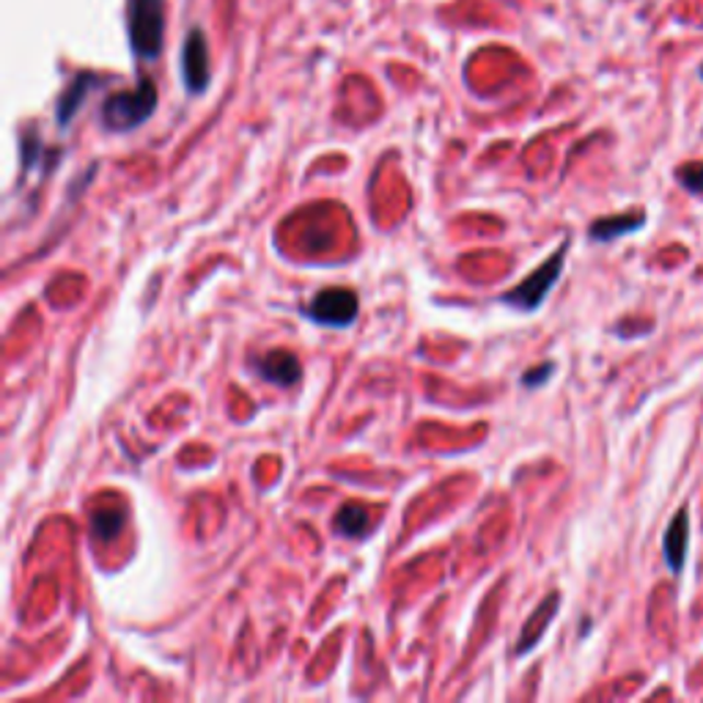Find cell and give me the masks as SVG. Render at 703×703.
<instances>
[{
    "instance_id": "cell-1",
    "label": "cell",
    "mask_w": 703,
    "mask_h": 703,
    "mask_svg": "<svg viewBox=\"0 0 703 703\" xmlns=\"http://www.w3.org/2000/svg\"><path fill=\"white\" fill-rule=\"evenodd\" d=\"M157 107V85L151 80H140L138 89L118 91L111 100L102 102V127L111 132H129L151 118Z\"/></svg>"
},
{
    "instance_id": "cell-2",
    "label": "cell",
    "mask_w": 703,
    "mask_h": 703,
    "mask_svg": "<svg viewBox=\"0 0 703 703\" xmlns=\"http://www.w3.org/2000/svg\"><path fill=\"white\" fill-rule=\"evenodd\" d=\"M165 0H129V42L135 56L154 61L165 34Z\"/></svg>"
},
{
    "instance_id": "cell-3",
    "label": "cell",
    "mask_w": 703,
    "mask_h": 703,
    "mask_svg": "<svg viewBox=\"0 0 703 703\" xmlns=\"http://www.w3.org/2000/svg\"><path fill=\"white\" fill-rule=\"evenodd\" d=\"M564 258H566V245H561L548 262H542V267L533 269L528 278L519 280L511 291H506V295L500 297L503 306H511L525 313L539 311L542 302L550 297V291H553V286L558 284L561 273H564Z\"/></svg>"
},
{
    "instance_id": "cell-4",
    "label": "cell",
    "mask_w": 703,
    "mask_h": 703,
    "mask_svg": "<svg viewBox=\"0 0 703 703\" xmlns=\"http://www.w3.org/2000/svg\"><path fill=\"white\" fill-rule=\"evenodd\" d=\"M360 311V297L358 291L346 289V286H330V289L319 291L311 300V306H306V316L311 319L313 324H322V327L344 330L349 324H355Z\"/></svg>"
},
{
    "instance_id": "cell-5",
    "label": "cell",
    "mask_w": 703,
    "mask_h": 703,
    "mask_svg": "<svg viewBox=\"0 0 703 703\" xmlns=\"http://www.w3.org/2000/svg\"><path fill=\"white\" fill-rule=\"evenodd\" d=\"M182 78H185V85L191 94H204L209 85V78H212L207 36L198 28H193L187 34L185 47H182Z\"/></svg>"
},
{
    "instance_id": "cell-6",
    "label": "cell",
    "mask_w": 703,
    "mask_h": 703,
    "mask_svg": "<svg viewBox=\"0 0 703 703\" xmlns=\"http://www.w3.org/2000/svg\"><path fill=\"white\" fill-rule=\"evenodd\" d=\"M253 369L262 377L264 382L278 388H291L300 382L302 364L295 352L289 349H269L267 355H262L258 360H253Z\"/></svg>"
},
{
    "instance_id": "cell-7",
    "label": "cell",
    "mask_w": 703,
    "mask_h": 703,
    "mask_svg": "<svg viewBox=\"0 0 703 703\" xmlns=\"http://www.w3.org/2000/svg\"><path fill=\"white\" fill-rule=\"evenodd\" d=\"M687 548H690V514L687 508H679L673 519L665 528L662 537V558L673 575H681L687 564Z\"/></svg>"
},
{
    "instance_id": "cell-8",
    "label": "cell",
    "mask_w": 703,
    "mask_h": 703,
    "mask_svg": "<svg viewBox=\"0 0 703 703\" xmlns=\"http://www.w3.org/2000/svg\"><path fill=\"white\" fill-rule=\"evenodd\" d=\"M558 608H561V593H550V597L544 599L537 610H533V615H528L525 626L519 630V641H517V648H514V652L517 654L533 652V648L542 643L544 632L550 630V624H553L555 615H558Z\"/></svg>"
},
{
    "instance_id": "cell-9",
    "label": "cell",
    "mask_w": 703,
    "mask_h": 703,
    "mask_svg": "<svg viewBox=\"0 0 703 703\" xmlns=\"http://www.w3.org/2000/svg\"><path fill=\"white\" fill-rule=\"evenodd\" d=\"M646 226V215L632 212V215H613V218H602L588 229V237L593 242H613L621 240L626 234H635Z\"/></svg>"
},
{
    "instance_id": "cell-10",
    "label": "cell",
    "mask_w": 703,
    "mask_h": 703,
    "mask_svg": "<svg viewBox=\"0 0 703 703\" xmlns=\"http://www.w3.org/2000/svg\"><path fill=\"white\" fill-rule=\"evenodd\" d=\"M371 511L364 503H344L333 519V528L344 539H364L369 533Z\"/></svg>"
},
{
    "instance_id": "cell-11",
    "label": "cell",
    "mask_w": 703,
    "mask_h": 703,
    "mask_svg": "<svg viewBox=\"0 0 703 703\" xmlns=\"http://www.w3.org/2000/svg\"><path fill=\"white\" fill-rule=\"evenodd\" d=\"M127 522V508L124 506H96L91 511V539L96 542H113L122 533Z\"/></svg>"
},
{
    "instance_id": "cell-12",
    "label": "cell",
    "mask_w": 703,
    "mask_h": 703,
    "mask_svg": "<svg viewBox=\"0 0 703 703\" xmlns=\"http://www.w3.org/2000/svg\"><path fill=\"white\" fill-rule=\"evenodd\" d=\"M94 83H96V80L91 78V74H80V78L74 80L72 85H69L67 94H64L61 102H58V124H61V127H67V124L72 122V116L80 111V105H83L85 94H89L91 85H94Z\"/></svg>"
},
{
    "instance_id": "cell-13",
    "label": "cell",
    "mask_w": 703,
    "mask_h": 703,
    "mask_svg": "<svg viewBox=\"0 0 703 703\" xmlns=\"http://www.w3.org/2000/svg\"><path fill=\"white\" fill-rule=\"evenodd\" d=\"M676 180H679V185L684 187L687 193H692V196H703V165L701 162H695V165H681L679 171H676Z\"/></svg>"
},
{
    "instance_id": "cell-14",
    "label": "cell",
    "mask_w": 703,
    "mask_h": 703,
    "mask_svg": "<svg viewBox=\"0 0 703 703\" xmlns=\"http://www.w3.org/2000/svg\"><path fill=\"white\" fill-rule=\"evenodd\" d=\"M553 371H555V364H542V366H539V369L525 371L522 385H525V388H542L544 382H548L550 377H553Z\"/></svg>"
}]
</instances>
